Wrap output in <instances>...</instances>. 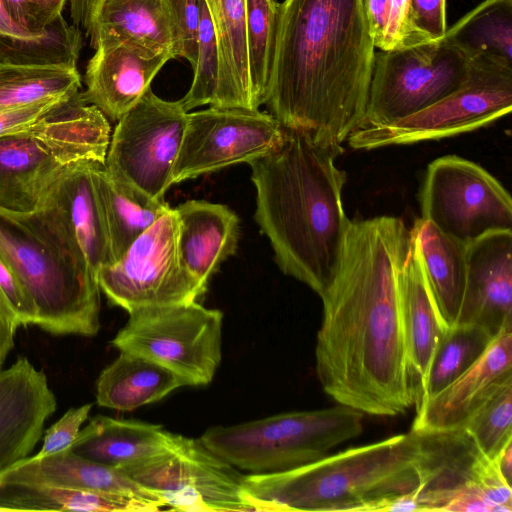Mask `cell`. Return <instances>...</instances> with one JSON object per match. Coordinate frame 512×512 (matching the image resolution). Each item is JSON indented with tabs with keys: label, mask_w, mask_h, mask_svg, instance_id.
<instances>
[{
	"label": "cell",
	"mask_w": 512,
	"mask_h": 512,
	"mask_svg": "<svg viewBox=\"0 0 512 512\" xmlns=\"http://www.w3.org/2000/svg\"><path fill=\"white\" fill-rule=\"evenodd\" d=\"M411 229L392 216L351 221L340 261L320 295L316 373L338 404L393 417L417 402L403 338L397 272Z\"/></svg>",
	"instance_id": "6da1fadb"
},
{
	"label": "cell",
	"mask_w": 512,
	"mask_h": 512,
	"mask_svg": "<svg viewBox=\"0 0 512 512\" xmlns=\"http://www.w3.org/2000/svg\"><path fill=\"white\" fill-rule=\"evenodd\" d=\"M375 52L364 0H284L264 104L340 155L363 123Z\"/></svg>",
	"instance_id": "7a4b0ae2"
},
{
	"label": "cell",
	"mask_w": 512,
	"mask_h": 512,
	"mask_svg": "<svg viewBox=\"0 0 512 512\" xmlns=\"http://www.w3.org/2000/svg\"><path fill=\"white\" fill-rule=\"evenodd\" d=\"M338 155L304 132L285 128L282 142L249 163L256 190L254 219L279 269L319 296L334 276L351 220L342 205Z\"/></svg>",
	"instance_id": "3957f363"
},
{
	"label": "cell",
	"mask_w": 512,
	"mask_h": 512,
	"mask_svg": "<svg viewBox=\"0 0 512 512\" xmlns=\"http://www.w3.org/2000/svg\"><path fill=\"white\" fill-rule=\"evenodd\" d=\"M418 434L410 431L307 465L244 476L254 511H388L420 485Z\"/></svg>",
	"instance_id": "277c9868"
},
{
	"label": "cell",
	"mask_w": 512,
	"mask_h": 512,
	"mask_svg": "<svg viewBox=\"0 0 512 512\" xmlns=\"http://www.w3.org/2000/svg\"><path fill=\"white\" fill-rule=\"evenodd\" d=\"M0 255L35 306V325L53 335L98 333L97 276L53 206L43 203L24 215L0 212Z\"/></svg>",
	"instance_id": "5b68a950"
},
{
	"label": "cell",
	"mask_w": 512,
	"mask_h": 512,
	"mask_svg": "<svg viewBox=\"0 0 512 512\" xmlns=\"http://www.w3.org/2000/svg\"><path fill=\"white\" fill-rule=\"evenodd\" d=\"M108 119L78 91L31 128L0 137V212L37 211L59 177L84 160L105 162Z\"/></svg>",
	"instance_id": "8992f818"
},
{
	"label": "cell",
	"mask_w": 512,
	"mask_h": 512,
	"mask_svg": "<svg viewBox=\"0 0 512 512\" xmlns=\"http://www.w3.org/2000/svg\"><path fill=\"white\" fill-rule=\"evenodd\" d=\"M364 413L340 405L281 413L230 426H212L200 441L249 474L278 473L325 457L358 437Z\"/></svg>",
	"instance_id": "52a82bcc"
},
{
	"label": "cell",
	"mask_w": 512,
	"mask_h": 512,
	"mask_svg": "<svg viewBox=\"0 0 512 512\" xmlns=\"http://www.w3.org/2000/svg\"><path fill=\"white\" fill-rule=\"evenodd\" d=\"M187 118L180 99L164 100L149 88L117 121L104 165L122 192L142 205L166 202Z\"/></svg>",
	"instance_id": "ba28073f"
},
{
	"label": "cell",
	"mask_w": 512,
	"mask_h": 512,
	"mask_svg": "<svg viewBox=\"0 0 512 512\" xmlns=\"http://www.w3.org/2000/svg\"><path fill=\"white\" fill-rule=\"evenodd\" d=\"M512 108V63L476 56L461 86L414 114L393 122L356 129L347 141L353 149L438 140L489 125Z\"/></svg>",
	"instance_id": "9c48e42d"
},
{
	"label": "cell",
	"mask_w": 512,
	"mask_h": 512,
	"mask_svg": "<svg viewBox=\"0 0 512 512\" xmlns=\"http://www.w3.org/2000/svg\"><path fill=\"white\" fill-rule=\"evenodd\" d=\"M223 313L197 301L129 312L111 344L150 359L183 378L188 386L208 385L222 358Z\"/></svg>",
	"instance_id": "30bf717a"
},
{
	"label": "cell",
	"mask_w": 512,
	"mask_h": 512,
	"mask_svg": "<svg viewBox=\"0 0 512 512\" xmlns=\"http://www.w3.org/2000/svg\"><path fill=\"white\" fill-rule=\"evenodd\" d=\"M470 65L471 59L445 37L376 51L359 128L384 125L429 107L461 86Z\"/></svg>",
	"instance_id": "8fae6325"
},
{
	"label": "cell",
	"mask_w": 512,
	"mask_h": 512,
	"mask_svg": "<svg viewBox=\"0 0 512 512\" xmlns=\"http://www.w3.org/2000/svg\"><path fill=\"white\" fill-rule=\"evenodd\" d=\"M171 510L254 511L244 492V474L210 451L200 439L181 435L159 455L118 468Z\"/></svg>",
	"instance_id": "7c38bea8"
},
{
	"label": "cell",
	"mask_w": 512,
	"mask_h": 512,
	"mask_svg": "<svg viewBox=\"0 0 512 512\" xmlns=\"http://www.w3.org/2000/svg\"><path fill=\"white\" fill-rule=\"evenodd\" d=\"M419 200L421 218L464 245L512 230L509 192L482 166L460 156H442L428 165Z\"/></svg>",
	"instance_id": "4fadbf2b"
},
{
	"label": "cell",
	"mask_w": 512,
	"mask_h": 512,
	"mask_svg": "<svg viewBox=\"0 0 512 512\" xmlns=\"http://www.w3.org/2000/svg\"><path fill=\"white\" fill-rule=\"evenodd\" d=\"M178 218L170 208L142 233L117 262L97 273L100 291L128 313L145 307L197 301L204 291L181 264Z\"/></svg>",
	"instance_id": "5bb4252c"
},
{
	"label": "cell",
	"mask_w": 512,
	"mask_h": 512,
	"mask_svg": "<svg viewBox=\"0 0 512 512\" xmlns=\"http://www.w3.org/2000/svg\"><path fill=\"white\" fill-rule=\"evenodd\" d=\"M284 135L285 128L259 109L210 106L188 112L172 183L249 164L274 150Z\"/></svg>",
	"instance_id": "9a60e30c"
},
{
	"label": "cell",
	"mask_w": 512,
	"mask_h": 512,
	"mask_svg": "<svg viewBox=\"0 0 512 512\" xmlns=\"http://www.w3.org/2000/svg\"><path fill=\"white\" fill-rule=\"evenodd\" d=\"M93 48L96 51L86 67L82 96L113 122L141 99L161 68L174 59L165 51L110 34L100 35Z\"/></svg>",
	"instance_id": "2e32d148"
},
{
	"label": "cell",
	"mask_w": 512,
	"mask_h": 512,
	"mask_svg": "<svg viewBox=\"0 0 512 512\" xmlns=\"http://www.w3.org/2000/svg\"><path fill=\"white\" fill-rule=\"evenodd\" d=\"M466 260L456 324L479 326L493 337L512 328V230L491 232L469 243Z\"/></svg>",
	"instance_id": "e0dca14e"
},
{
	"label": "cell",
	"mask_w": 512,
	"mask_h": 512,
	"mask_svg": "<svg viewBox=\"0 0 512 512\" xmlns=\"http://www.w3.org/2000/svg\"><path fill=\"white\" fill-rule=\"evenodd\" d=\"M56 407L45 373L26 357L0 368V474L29 457Z\"/></svg>",
	"instance_id": "ac0fdd59"
},
{
	"label": "cell",
	"mask_w": 512,
	"mask_h": 512,
	"mask_svg": "<svg viewBox=\"0 0 512 512\" xmlns=\"http://www.w3.org/2000/svg\"><path fill=\"white\" fill-rule=\"evenodd\" d=\"M417 433V432H416ZM420 485L417 511H444L461 492L479 484L492 460L463 429L417 433Z\"/></svg>",
	"instance_id": "d6986e66"
},
{
	"label": "cell",
	"mask_w": 512,
	"mask_h": 512,
	"mask_svg": "<svg viewBox=\"0 0 512 512\" xmlns=\"http://www.w3.org/2000/svg\"><path fill=\"white\" fill-rule=\"evenodd\" d=\"M512 377V328L493 337L484 353L462 375L416 407L411 430L417 433L459 428L503 381Z\"/></svg>",
	"instance_id": "ffe728a7"
},
{
	"label": "cell",
	"mask_w": 512,
	"mask_h": 512,
	"mask_svg": "<svg viewBox=\"0 0 512 512\" xmlns=\"http://www.w3.org/2000/svg\"><path fill=\"white\" fill-rule=\"evenodd\" d=\"M0 483L119 494L142 500L159 510L166 507L163 500L118 468L81 457L70 448L49 456H29L1 473Z\"/></svg>",
	"instance_id": "44dd1931"
},
{
	"label": "cell",
	"mask_w": 512,
	"mask_h": 512,
	"mask_svg": "<svg viewBox=\"0 0 512 512\" xmlns=\"http://www.w3.org/2000/svg\"><path fill=\"white\" fill-rule=\"evenodd\" d=\"M174 210L181 264L206 291L210 277L236 253L239 218L228 206L206 200H187Z\"/></svg>",
	"instance_id": "7402d4cb"
},
{
	"label": "cell",
	"mask_w": 512,
	"mask_h": 512,
	"mask_svg": "<svg viewBox=\"0 0 512 512\" xmlns=\"http://www.w3.org/2000/svg\"><path fill=\"white\" fill-rule=\"evenodd\" d=\"M94 162L84 160L72 164L50 188L43 203L61 214L97 276L114 259L95 189Z\"/></svg>",
	"instance_id": "603a6c76"
},
{
	"label": "cell",
	"mask_w": 512,
	"mask_h": 512,
	"mask_svg": "<svg viewBox=\"0 0 512 512\" xmlns=\"http://www.w3.org/2000/svg\"><path fill=\"white\" fill-rule=\"evenodd\" d=\"M396 285L407 361L418 401L430 359L444 328L427 286L412 234L409 251L397 272Z\"/></svg>",
	"instance_id": "cb8c5ba5"
},
{
	"label": "cell",
	"mask_w": 512,
	"mask_h": 512,
	"mask_svg": "<svg viewBox=\"0 0 512 512\" xmlns=\"http://www.w3.org/2000/svg\"><path fill=\"white\" fill-rule=\"evenodd\" d=\"M180 437L161 425L98 415L80 430L70 449L91 461L120 468L170 450Z\"/></svg>",
	"instance_id": "d4e9b609"
},
{
	"label": "cell",
	"mask_w": 512,
	"mask_h": 512,
	"mask_svg": "<svg viewBox=\"0 0 512 512\" xmlns=\"http://www.w3.org/2000/svg\"><path fill=\"white\" fill-rule=\"evenodd\" d=\"M423 273L444 330L459 315L467 273L466 245L419 218L411 229Z\"/></svg>",
	"instance_id": "484cf974"
},
{
	"label": "cell",
	"mask_w": 512,
	"mask_h": 512,
	"mask_svg": "<svg viewBox=\"0 0 512 512\" xmlns=\"http://www.w3.org/2000/svg\"><path fill=\"white\" fill-rule=\"evenodd\" d=\"M104 34L128 38L181 58V34L169 0H102L90 36L91 46Z\"/></svg>",
	"instance_id": "4316f807"
},
{
	"label": "cell",
	"mask_w": 512,
	"mask_h": 512,
	"mask_svg": "<svg viewBox=\"0 0 512 512\" xmlns=\"http://www.w3.org/2000/svg\"><path fill=\"white\" fill-rule=\"evenodd\" d=\"M219 50V80L214 104L255 108L246 41V0H204Z\"/></svg>",
	"instance_id": "83f0119b"
},
{
	"label": "cell",
	"mask_w": 512,
	"mask_h": 512,
	"mask_svg": "<svg viewBox=\"0 0 512 512\" xmlns=\"http://www.w3.org/2000/svg\"><path fill=\"white\" fill-rule=\"evenodd\" d=\"M182 386H188L186 381L168 368L120 351L96 381V401L102 407L132 411L157 402Z\"/></svg>",
	"instance_id": "f1b7e54d"
},
{
	"label": "cell",
	"mask_w": 512,
	"mask_h": 512,
	"mask_svg": "<svg viewBox=\"0 0 512 512\" xmlns=\"http://www.w3.org/2000/svg\"><path fill=\"white\" fill-rule=\"evenodd\" d=\"M155 506L119 494L43 485L0 483V511L154 512Z\"/></svg>",
	"instance_id": "f546056e"
},
{
	"label": "cell",
	"mask_w": 512,
	"mask_h": 512,
	"mask_svg": "<svg viewBox=\"0 0 512 512\" xmlns=\"http://www.w3.org/2000/svg\"><path fill=\"white\" fill-rule=\"evenodd\" d=\"M93 179L115 263L171 207L167 202L159 205L138 203L118 188L103 162H94Z\"/></svg>",
	"instance_id": "4dcf8cb0"
},
{
	"label": "cell",
	"mask_w": 512,
	"mask_h": 512,
	"mask_svg": "<svg viewBox=\"0 0 512 512\" xmlns=\"http://www.w3.org/2000/svg\"><path fill=\"white\" fill-rule=\"evenodd\" d=\"M444 37L470 59L512 63V0H485L446 30Z\"/></svg>",
	"instance_id": "1f68e13d"
},
{
	"label": "cell",
	"mask_w": 512,
	"mask_h": 512,
	"mask_svg": "<svg viewBox=\"0 0 512 512\" xmlns=\"http://www.w3.org/2000/svg\"><path fill=\"white\" fill-rule=\"evenodd\" d=\"M81 86L76 67L0 64V112L65 98Z\"/></svg>",
	"instance_id": "d6a6232c"
},
{
	"label": "cell",
	"mask_w": 512,
	"mask_h": 512,
	"mask_svg": "<svg viewBox=\"0 0 512 512\" xmlns=\"http://www.w3.org/2000/svg\"><path fill=\"white\" fill-rule=\"evenodd\" d=\"M81 47V32L74 25L30 36L10 20L0 2V64L76 67Z\"/></svg>",
	"instance_id": "836d02e7"
},
{
	"label": "cell",
	"mask_w": 512,
	"mask_h": 512,
	"mask_svg": "<svg viewBox=\"0 0 512 512\" xmlns=\"http://www.w3.org/2000/svg\"><path fill=\"white\" fill-rule=\"evenodd\" d=\"M493 339L476 325L456 324L442 333L424 376L416 407L470 368Z\"/></svg>",
	"instance_id": "e575fe53"
},
{
	"label": "cell",
	"mask_w": 512,
	"mask_h": 512,
	"mask_svg": "<svg viewBox=\"0 0 512 512\" xmlns=\"http://www.w3.org/2000/svg\"><path fill=\"white\" fill-rule=\"evenodd\" d=\"M279 3L246 0V41L251 93L255 108L265 103L271 76Z\"/></svg>",
	"instance_id": "d590c367"
},
{
	"label": "cell",
	"mask_w": 512,
	"mask_h": 512,
	"mask_svg": "<svg viewBox=\"0 0 512 512\" xmlns=\"http://www.w3.org/2000/svg\"><path fill=\"white\" fill-rule=\"evenodd\" d=\"M463 428L493 460L512 439V377L500 383L464 420Z\"/></svg>",
	"instance_id": "8d00e7d4"
},
{
	"label": "cell",
	"mask_w": 512,
	"mask_h": 512,
	"mask_svg": "<svg viewBox=\"0 0 512 512\" xmlns=\"http://www.w3.org/2000/svg\"><path fill=\"white\" fill-rule=\"evenodd\" d=\"M200 18L198 28L197 58L190 89L180 99L183 108L190 110L212 106L219 80V50L213 22L204 0H199Z\"/></svg>",
	"instance_id": "74e56055"
},
{
	"label": "cell",
	"mask_w": 512,
	"mask_h": 512,
	"mask_svg": "<svg viewBox=\"0 0 512 512\" xmlns=\"http://www.w3.org/2000/svg\"><path fill=\"white\" fill-rule=\"evenodd\" d=\"M66 0H0L10 20L30 36H40L68 23L62 17Z\"/></svg>",
	"instance_id": "f35d334b"
},
{
	"label": "cell",
	"mask_w": 512,
	"mask_h": 512,
	"mask_svg": "<svg viewBox=\"0 0 512 512\" xmlns=\"http://www.w3.org/2000/svg\"><path fill=\"white\" fill-rule=\"evenodd\" d=\"M0 310L19 328L35 325L37 313L23 285L0 255Z\"/></svg>",
	"instance_id": "ab89813d"
},
{
	"label": "cell",
	"mask_w": 512,
	"mask_h": 512,
	"mask_svg": "<svg viewBox=\"0 0 512 512\" xmlns=\"http://www.w3.org/2000/svg\"><path fill=\"white\" fill-rule=\"evenodd\" d=\"M409 21L414 45L443 38L446 0H409Z\"/></svg>",
	"instance_id": "60d3db41"
},
{
	"label": "cell",
	"mask_w": 512,
	"mask_h": 512,
	"mask_svg": "<svg viewBox=\"0 0 512 512\" xmlns=\"http://www.w3.org/2000/svg\"><path fill=\"white\" fill-rule=\"evenodd\" d=\"M91 408V403L70 408L46 430L42 448L35 456H49L70 448L78 437L82 424L88 419Z\"/></svg>",
	"instance_id": "b9f144b4"
},
{
	"label": "cell",
	"mask_w": 512,
	"mask_h": 512,
	"mask_svg": "<svg viewBox=\"0 0 512 512\" xmlns=\"http://www.w3.org/2000/svg\"><path fill=\"white\" fill-rule=\"evenodd\" d=\"M414 45L409 21V0H388L386 22L377 49L391 51Z\"/></svg>",
	"instance_id": "7bdbcfd3"
},
{
	"label": "cell",
	"mask_w": 512,
	"mask_h": 512,
	"mask_svg": "<svg viewBox=\"0 0 512 512\" xmlns=\"http://www.w3.org/2000/svg\"><path fill=\"white\" fill-rule=\"evenodd\" d=\"M175 15L182 41L181 58L194 68L197 58L199 0H169Z\"/></svg>",
	"instance_id": "ee69618b"
},
{
	"label": "cell",
	"mask_w": 512,
	"mask_h": 512,
	"mask_svg": "<svg viewBox=\"0 0 512 512\" xmlns=\"http://www.w3.org/2000/svg\"><path fill=\"white\" fill-rule=\"evenodd\" d=\"M66 98V97H65ZM61 99L0 112V137L25 131L43 119Z\"/></svg>",
	"instance_id": "f6af8a7d"
},
{
	"label": "cell",
	"mask_w": 512,
	"mask_h": 512,
	"mask_svg": "<svg viewBox=\"0 0 512 512\" xmlns=\"http://www.w3.org/2000/svg\"><path fill=\"white\" fill-rule=\"evenodd\" d=\"M102 0H70L71 16L75 27H81L91 36L95 16Z\"/></svg>",
	"instance_id": "bcb514c9"
},
{
	"label": "cell",
	"mask_w": 512,
	"mask_h": 512,
	"mask_svg": "<svg viewBox=\"0 0 512 512\" xmlns=\"http://www.w3.org/2000/svg\"><path fill=\"white\" fill-rule=\"evenodd\" d=\"M364 3L375 47L377 48L385 27L388 0H364Z\"/></svg>",
	"instance_id": "7dc6e473"
},
{
	"label": "cell",
	"mask_w": 512,
	"mask_h": 512,
	"mask_svg": "<svg viewBox=\"0 0 512 512\" xmlns=\"http://www.w3.org/2000/svg\"><path fill=\"white\" fill-rule=\"evenodd\" d=\"M15 326L0 310V368L14 346Z\"/></svg>",
	"instance_id": "c3c4849f"
},
{
	"label": "cell",
	"mask_w": 512,
	"mask_h": 512,
	"mask_svg": "<svg viewBox=\"0 0 512 512\" xmlns=\"http://www.w3.org/2000/svg\"><path fill=\"white\" fill-rule=\"evenodd\" d=\"M503 478L512 485V439H510L494 458Z\"/></svg>",
	"instance_id": "681fc988"
}]
</instances>
